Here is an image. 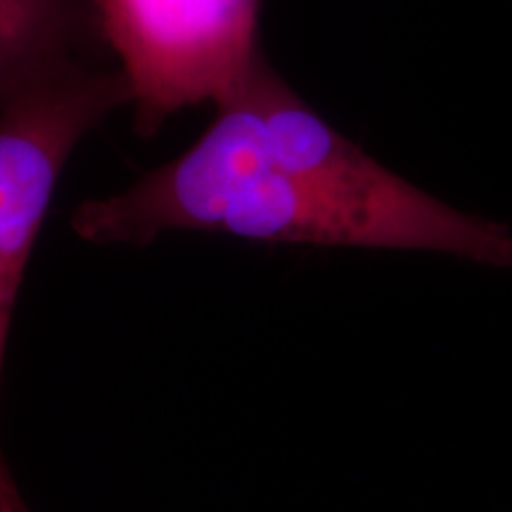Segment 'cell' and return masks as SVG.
Listing matches in <instances>:
<instances>
[{"label": "cell", "instance_id": "obj_1", "mask_svg": "<svg viewBox=\"0 0 512 512\" xmlns=\"http://www.w3.org/2000/svg\"><path fill=\"white\" fill-rule=\"evenodd\" d=\"M188 150L76 207L95 245L219 233L271 245L427 252L512 271V226L463 211L377 162L261 55Z\"/></svg>", "mask_w": 512, "mask_h": 512}, {"label": "cell", "instance_id": "obj_4", "mask_svg": "<svg viewBox=\"0 0 512 512\" xmlns=\"http://www.w3.org/2000/svg\"><path fill=\"white\" fill-rule=\"evenodd\" d=\"M98 46L95 0H0V107Z\"/></svg>", "mask_w": 512, "mask_h": 512}, {"label": "cell", "instance_id": "obj_2", "mask_svg": "<svg viewBox=\"0 0 512 512\" xmlns=\"http://www.w3.org/2000/svg\"><path fill=\"white\" fill-rule=\"evenodd\" d=\"M124 105H131V88L117 62L88 57L0 107V375L19 287L64 166ZM0 505L5 512L17 505L3 453Z\"/></svg>", "mask_w": 512, "mask_h": 512}, {"label": "cell", "instance_id": "obj_3", "mask_svg": "<svg viewBox=\"0 0 512 512\" xmlns=\"http://www.w3.org/2000/svg\"><path fill=\"white\" fill-rule=\"evenodd\" d=\"M264 0H95L102 46L131 88L140 136L174 114L219 105L264 55Z\"/></svg>", "mask_w": 512, "mask_h": 512}]
</instances>
